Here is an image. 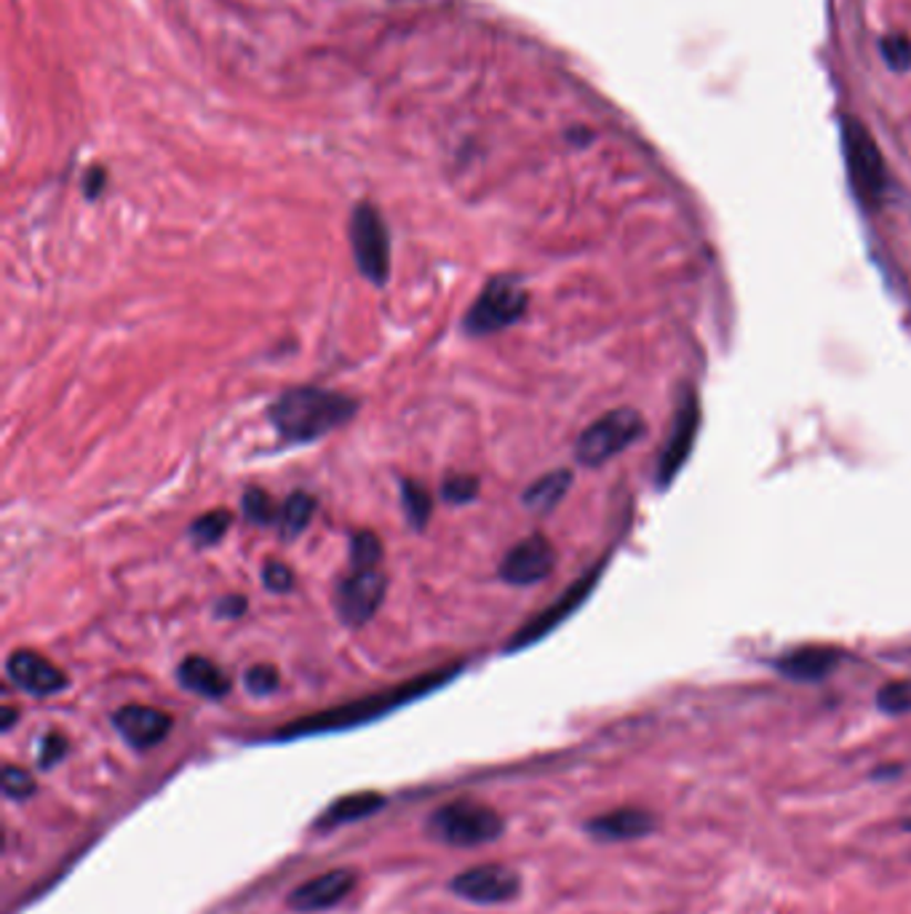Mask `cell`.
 <instances>
[{
	"label": "cell",
	"instance_id": "obj_29",
	"mask_svg": "<svg viewBox=\"0 0 911 914\" xmlns=\"http://www.w3.org/2000/svg\"><path fill=\"white\" fill-rule=\"evenodd\" d=\"M3 791L9 800H28V797L35 794V778H32L28 770L17 768V765H6Z\"/></svg>",
	"mask_w": 911,
	"mask_h": 914
},
{
	"label": "cell",
	"instance_id": "obj_25",
	"mask_svg": "<svg viewBox=\"0 0 911 914\" xmlns=\"http://www.w3.org/2000/svg\"><path fill=\"white\" fill-rule=\"evenodd\" d=\"M244 513H247V519L251 521V524H260V527L279 521V508L273 506L270 495L260 487H249L247 492H244Z\"/></svg>",
	"mask_w": 911,
	"mask_h": 914
},
{
	"label": "cell",
	"instance_id": "obj_2",
	"mask_svg": "<svg viewBox=\"0 0 911 914\" xmlns=\"http://www.w3.org/2000/svg\"><path fill=\"white\" fill-rule=\"evenodd\" d=\"M457 668H442L436 674H423V677L404 682V685L391 687V690H383L377 695H366V698L353 700V704L338 706V709L310 714L306 719H297V723L287 725L281 733H276V738H300V736H319V733L329 730H345V727L364 725L370 719L383 717V714L398 709V706L410 704V700L420 698V695L436 690L438 685H444L449 677H455Z\"/></svg>",
	"mask_w": 911,
	"mask_h": 914
},
{
	"label": "cell",
	"instance_id": "obj_31",
	"mask_svg": "<svg viewBox=\"0 0 911 914\" xmlns=\"http://www.w3.org/2000/svg\"><path fill=\"white\" fill-rule=\"evenodd\" d=\"M262 583L268 591L287 594V591L294 589V572L289 570L283 562H268L262 568Z\"/></svg>",
	"mask_w": 911,
	"mask_h": 914
},
{
	"label": "cell",
	"instance_id": "obj_10",
	"mask_svg": "<svg viewBox=\"0 0 911 914\" xmlns=\"http://www.w3.org/2000/svg\"><path fill=\"white\" fill-rule=\"evenodd\" d=\"M697 426H701V407H697V396L693 394V391H684L680 398V407H676L674 428H671L669 442H665V447L661 453V460H658L655 481L661 489L669 487L671 481L676 479V474L684 468V463H687V457L695 447Z\"/></svg>",
	"mask_w": 911,
	"mask_h": 914
},
{
	"label": "cell",
	"instance_id": "obj_33",
	"mask_svg": "<svg viewBox=\"0 0 911 914\" xmlns=\"http://www.w3.org/2000/svg\"><path fill=\"white\" fill-rule=\"evenodd\" d=\"M215 613L219 617H228V621H236V617H241L244 613H247V600H244L241 594L222 596V600H217L215 604Z\"/></svg>",
	"mask_w": 911,
	"mask_h": 914
},
{
	"label": "cell",
	"instance_id": "obj_21",
	"mask_svg": "<svg viewBox=\"0 0 911 914\" xmlns=\"http://www.w3.org/2000/svg\"><path fill=\"white\" fill-rule=\"evenodd\" d=\"M315 511V500L306 492H294L283 500V506L279 508V532L283 540H294L300 532H306L310 517Z\"/></svg>",
	"mask_w": 911,
	"mask_h": 914
},
{
	"label": "cell",
	"instance_id": "obj_3",
	"mask_svg": "<svg viewBox=\"0 0 911 914\" xmlns=\"http://www.w3.org/2000/svg\"><path fill=\"white\" fill-rule=\"evenodd\" d=\"M842 145L852 190H856L863 206L874 209L888 193V166H884L880 145L874 143L869 128L858 118L842 121Z\"/></svg>",
	"mask_w": 911,
	"mask_h": 914
},
{
	"label": "cell",
	"instance_id": "obj_35",
	"mask_svg": "<svg viewBox=\"0 0 911 914\" xmlns=\"http://www.w3.org/2000/svg\"><path fill=\"white\" fill-rule=\"evenodd\" d=\"M14 719H17V712L11 709V706H6V709H3V730H11Z\"/></svg>",
	"mask_w": 911,
	"mask_h": 914
},
{
	"label": "cell",
	"instance_id": "obj_15",
	"mask_svg": "<svg viewBox=\"0 0 911 914\" xmlns=\"http://www.w3.org/2000/svg\"><path fill=\"white\" fill-rule=\"evenodd\" d=\"M115 730L124 736V741L134 749H153L169 736L172 717L166 712L153 709V706H124L113 714Z\"/></svg>",
	"mask_w": 911,
	"mask_h": 914
},
{
	"label": "cell",
	"instance_id": "obj_34",
	"mask_svg": "<svg viewBox=\"0 0 911 914\" xmlns=\"http://www.w3.org/2000/svg\"><path fill=\"white\" fill-rule=\"evenodd\" d=\"M105 183H107V174L96 166V169L89 172L86 179H83V193H86L89 198H96L102 190H105Z\"/></svg>",
	"mask_w": 911,
	"mask_h": 914
},
{
	"label": "cell",
	"instance_id": "obj_13",
	"mask_svg": "<svg viewBox=\"0 0 911 914\" xmlns=\"http://www.w3.org/2000/svg\"><path fill=\"white\" fill-rule=\"evenodd\" d=\"M6 672H9V679L17 687H22L30 695H54L70 685L68 674L62 668H56L49 658L32 653V650L11 653L9 663H6Z\"/></svg>",
	"mask_w": 911,
	"mask_h": 914
},
{
	"label": "cell",
	"instance_id": "obj_1",
	"mask_svg": "<svg viewBox=\"0 0 911 914\" xmlns=\"http://www.w3.org/2000/svg\"><path fill=\"white\" fill-rule=\"evenodd\" d=\"M359 409V402L338 391L292 388L270 404L268 417L283 442L306 444L340 428Z\"/></svg>",
	"mask_w": 911,
	"mask_h": 914
},
{
	"label": "cell",
	"instance_id": "obj_6",
	"mask_svg": "<svg viewBox=\"0 0 911 914\" xmlns=\"http://www.w3.org/2000/svg\"><path fill=\"white\" fill-rule=\"evenodd\" d=\"M642 434L644 420L636 409H612L578 436L574 457L583 466H602L623 449H629L633 442L642 439Z\"/></svg>",
	"mask_w": 911,
	"mask_h": 914
},
{
	"label": "cell",
	"instance_id": "obj_9",
	"mask_svg": "<svg viewBox=\"0 0 911 914\" xmlns=\"http://www.w3.org/2000/svg\"><path fill=\"white\" fill-rule=\"evenodd\" d=\"M521 887L519 872L503 864H479L457 874L449 891L470 904H506Z\"/></svg>",
	"mask_w": 911,
	"mask_h": 914
},
{
	"label": "cell",
	"instance_id": "obj_4",
	"mask_svg": "<svg viewBox=\"0 0 911 914\" xmlns=\"http://www.w3.org/2000/svg\"><path fill=\"white\" fill-rule=\"evenodd\" d=\"M436 840L455 848H476L503 834V819L495 808L476 800H452L433 813L428 821Z\"/></svg>",
	"mask_w": 911,
	"mask_h": 914
},
{
	"label": "cell",
	"instance_id": "obj_22",
	"mask_svg": "<svg viewBox=\"0 0 911 914\" xmlns=\"http://www.w3.org/2000/svg\"><path fill=\"white\" fill-rule=\"evenodd\" d=\"M230 511L225 508H215V511L201 513L196 521L190 524V538L198 549H209V546H217L219 540L225 538V532L230 530Z\"/></svg>",
	"mask_w": 911,
	"mask_h": 914
},
{
	"label": "cell",
	"instance_id": "obj_12",
	"mask_svg": "<svg viewBox=\"0 0 911 914\" xmlns=\"http://www.w3.org/2000/svg\"><path fill=\"white\" fill-rule=\"evenodd\" d=\"M557 564V551L546 536H529L506 553L500 578L510 585H532L546 581Z\"/></svg>",
	"mask_w": 911,
	"mask_h": 914
},
{
	"label": "cell",
	"instance_id": "obj_27",
	"mask_svg": "<svg viewBox=\"0 0 911 914\" xmlns=\"http://www.w3.org/2000/svg\"><path fill=\"white\" fill-rule=\"evenodd\" d=\"M442 495H444V500H447V503H455V506L470 503V500L479 495V479H476V476H470V474L449 476V479L444 481Z\"/></svg>",
	"mask_w": 911,
	"mask_h": 914
},
{
	"label": "cell",
	"instance_id": "obj_32",
	"mask_svg": "<svg viewBox=\"0 0 911 914\" xmlns=\"http://www.w3.org/2000/svg\"><path fill=\"white\" fill-rule=\"evenodd\" d=\"M64 755H68V738H64L62 733H49V736H43V741H41L38 765L49 770V768H54Z\"/></svg>",
	"mask_w": 911,
	"mask_h": 914
},
{
	"label": "cell",
	"instance_id": "obj_5",
	"mask_svg": "<svg viewBox=\"0 0 911 914\" xmlns=\"http://www.w3.org/2000/svg\"><path fill=\"white\" fill-rule=\"evenodd\" d=\"M527 302L529 294L519 279H514V276H495L482 289V294L470 305V311L465 313V332L479 337V334L506 330V326L516 324L527 313Z\"/></svg>",
	"mask_w": 911,
	"mask_h": 914
},
{
	"label": "cell",
	"instance_id": "obj_26",
	"mask_svg": "<svg viewBox=\"0 0 911 914\" xmlns=\"http://www.w3.org/2000/svg\"><path fill=\"white\" fill-rule=\"evenodd\" d=\"M383 559V543L370 530L355 532L351 538V568H377Z\"/></svg>",
	"mask_w": 911,
	"mask_h": 914
},
{
	"label": "cell",
	"instance_id": "obj_7",
	"mask_svg": "<svg viewBox=\"0 0 911 914\" xmlns=\"http://www.w3.org/2000/svg\"><path fill=\"white\" fill-rule=\"evenodd\" d=\"M351 249L361 276L370 279L374 287L387 284L391 276V236L387 225L380 217L377 206L361 201L351 215Z\"/></svg>",
	"mask_w": 911,
	"mask_h": 914
},
{
	"label": "cell",
	"instance_id": "obj_20",
	"mask_svg": "<svg viewBox=\"0 0 911 914\" xmlns=\"http://www.w3.org/2000/svg\"><path fill=\"white\" fill-rule=\"evenodd\" d=\"M572 487V474L570 471H551L542 479L535 481L532 487H527L525 492V506L532 508V511H551V508L559 506V500L565 498L567 489Z\"/></svg>",
	"mask_w": 911,
	"mask_h": 914
},
{
	"label": "cell",
	"instance_id": "obj_30",
	"mask_svg": "<svg viewBox=\"0 0 911 914\" xmlns=\"http://www.w3.org/2000/svg\"><path fill=\"white\" fill-rule=\"evenodd\" d=\"M880 51H882L884 62H888V67L898 70V73H903V70L911 67V41H909V38H903V35L882 38Z\"/></svg>",
	"mask_w": 911,
	"mask_h": 914
},
{
	"label": "cell",
	"instance_id": "obj_8",
	"mask_svg": "<svg viewBox=\"0 0 911 914\" xmlns=\"http://www.w3.org/2000/svg\"><path fill=\"white\" fill-rule=\"evenodd\" d=\"M387 581L380 568H351L334 585V613L348 629L370 623L383 604Z\"/></svg>",
	"mask_w": 911,
	"mask_h": 914
},
{
	"label": "cell",
	"instance_id": "obj_28",
	"mask_svg": "<svg viewBox=\"0 0 911 914\" xmlns=\"http://www.w3.org/2000/svg\"><path fill=\"white\" fill-rule=\"evenodd\" d=\"M244 685L251 695H270L279 690L281 685V674L276 666H268V663H260V666H251L244 677Z\"/></svg>",
	"mask_w": 911,
	"mask_h": 914
},
{
	"label": "cell",
	"instance_id": "obj_16",
	"mask_svg": "<svg viewBox=\"0 0 911 914\" xmlns=\"http://www.w3.org/2000/svg\"><path fill=\"white\" fill-rule=\"evenodd\" d=\"M655 816L644 808H618L586 823L588 834L597 837V840L602 842L642 840V837L655 832Z\"/></svg>",
	"mask_w": 911,
	"mask_h": 914
},
{
	"label": "cell",
	"instance_id": "obj_24",
	"mask_svg": "<svg viewBox=\"0 0 911 914\" xmlns=\"http://www.w3.org/2000/svg\"><path fill=\"white\" fill-rule=\"evenodd\" d=\"M877 709L890 717H901L911 712V679H896L880 687L877 693Z\"/></svg>",
	"mask_w": 911,
	"mask_h": 914
},
{
	"label": "cell",
	"instance_id": "obj_17",
	"mask_svg": "<svg viewBox=\"0 0 911 914\" xmlns=\"http://www.w3.org/2000/svg\"><path fill=\"white\" fill-rule=\"evenodd\" d=\"M839 663H842V653L837 647L807 645L780 655L775 661V668H778V674H784V677L794 682H820L829 677Z\"/></svg>",
	"mask_w": 911,
	"mask_h": 914
},
{
	"label": "cell",
	"instance_id": "obj_23",
	"mask_svg": "<svg viewBox=\"0 0 911 914\" xmlns=\"http://www.w3.org/2000/svg\"><path fill=\"white\" fill-rule=\"evenodd\" d=\"M402 506H404L406 519H410V524L415 527V530H423V527L428 524V519L433 513V500H431L428 489L420 485V481L415 479L402 481Z\"/></svg>",
	"mask_w": 911,
	"mask_h": 914
},
{
	"label": "cell",
	"instance_id": "obj_14",
	"mask_svg": "<svg viewBox=\"0 0 911 914\" xmlns=\"http://www.w3.org/2000/svg\"><path fill=\"white\" fill-rule=\"evenodd\" d=\"M355 887V872L353 869H332V872L319 874V877L308 880L300 887L289 893V906L294 912H324L338 906L342 899Z\"/></svg>",
	"mask_w": 911,
	"mask_h": 914
},
{
	"label": "cell",
	"instance_id": "obj_18",
	"mask_svg": "<svg viewBox=\"0 0 911 914\" xmlns=\"http://www.w3.org/2000/svg\"><path fill=\"white\" fill-rule=\"evenodd\" d=\"M177 679L185 690L204 695V698H225L230 693V677L211 663L204 655H187V658L179 663L177 668Z\"/></svg>",
	"mask_w": 911,
	"mask_h": 914
},
{
	"label": "cell",
	"instance_id": "obj_19",
	"mask_svg": "<svg viewBox=\"0 0 911 914\" xmlns=\"http://www.w3.org/2000/svg\"><path fill=\"white\" fill-rule=\"evenodd\" d=\"M383 804H385V797L377 794V791H355V794L340 797L338 802L329 804L327 813L321 816L315 827L334 829V827H342V823L361 821V819H366V816L377 813Z\"/></svg>",
	"mask_w": 911,
	"mask_h": 914
},
{
	"label": "cell",
	"instance_id": "obj_11",
	"mask_svg": "<svg viewBox=\"0 0 911 914\" xmlns=\"http://www.w3.org/2000/svg\"><path fill=\"white\" fill-rule=\"evenodd\" d=\"M599 575H602V568L591 570L586 578H580L578 583H572L557 602L548 604L538 617H532V621L525 623V626L519 629V634L508 642V653H514V650H525L527 645H532V642H538L546 634H551L559 623H565L567 617H570L574 610L588 600V594H591L593 585H597Z\"/></svg>",
	"mask_w": 911,
	"mask_h": 914
}]
</instances>
